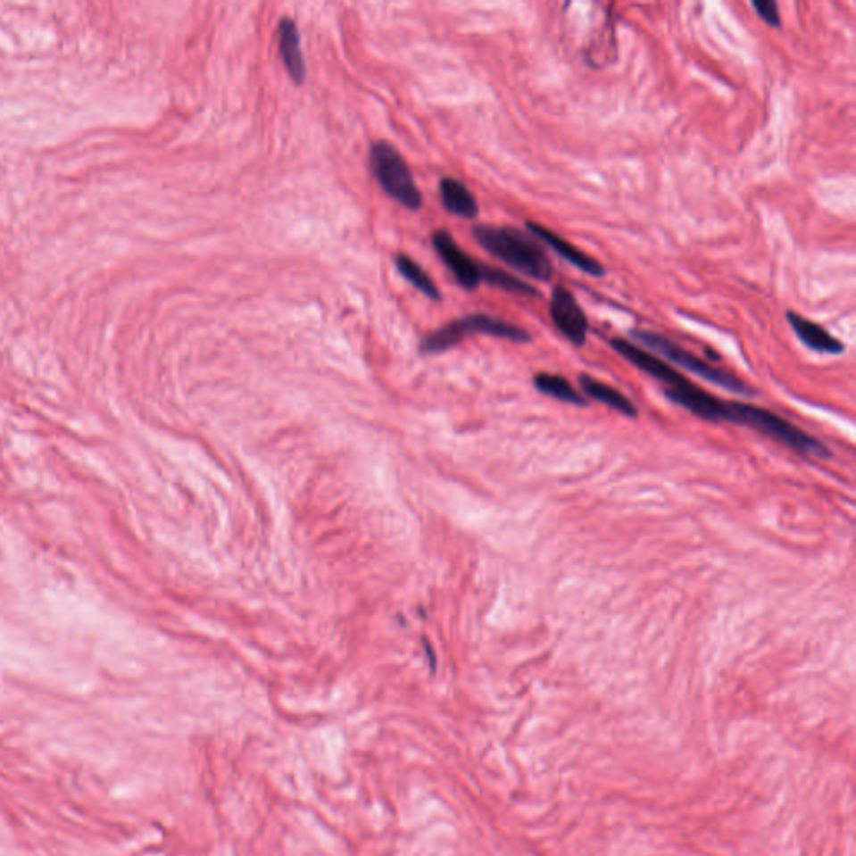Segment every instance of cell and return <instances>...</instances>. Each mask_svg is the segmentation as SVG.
Returning <instances> with one entry per match:
<instances>
[{
  "mask_svg": "<svg viewBox=\"0 0 856 856\" xmlns=\"http://www.w3.org/2000/svg\"><path fill=\"white\" fill-rule=\"evenodd\" d=\"M477 243L526 277L549 283L553 278V264L536 237L511 226H475Z\"/></svg>",
  "mask_w": 856,
  "mask_h": 856,
  "instance_id": "obj_1",
  "label": "cell"
},
{
  "mask_svg": "<svg viewBox=\"0 0 856 856\" xmlns=\"http://www.w3.org/2000/svg\"><path fill=\"white\" fill-rule=\"evenodd\" d=\"M629 335L633 337L636 342L644 345L645 348H649L651 352L669 360L671 363L681 367V369L698 375L706 382L712 383L716 386H721V388H725L731 394H736V395L752 396L756 394L750 385H746L736 375H733L726 370L716 369L710 362L687 352L681 345L662 337L661 333L649 331V329L634 328L629 331Z\"/></svg>",
  "mask_w": 856,
  "mask_h": 856,
  "instance_id": "obj_2",
  "label": "cell"
},
{
  "mask_svg": "<svg viewBox=\"0 0 856 856\" xmlns=\"http://www.w3.org/2000/svg\"><path fill=\"white\" fill-rule=\"evenodd\" d=\"M474 333H484V335L497 337V338L511 340L514 343L532 342V337L528 329L520 328L514 323L503 321L499 318L488 317L484 313H474V315L461 318L450 325H445L444 328L436 329L435 333L425 337L420 343V350L423 353H440L455 346L465 337Z\"/></svg>",
  "mask_w": 856,
  "mask_h": 856,
  "instance_id": "obj_3",
  "label": "cell"
},
{
  "mask_svg": "<svg viewBox=\"0 0 856 856\" xmlns=\"http://www.w3.org/2000/svg\"><path fill=\"white\" fill-rule=\"evenodd\" d=\"M370 164L377 181L388 196L411 212L422 208V193L415 185L405 159L400 156L394 145L386 141H378L371 145Z\"/></svg>",
  "mask_w": 856,
  "mask_h": 856,
  "instance_id": "obj_4",
  "label": "cell"
},
{
  "mask_svg": "<svg viewBox=\"0 0 856 856\" xmlns=\"http://www.w3.org/2000/svg\"><path fill=\"white\" fill-rule=\"evenodd\" d=\"M549 313L555 328L559 329L567 340L576 346H584L587 342L589 321L576 300L574 293L566 285H557L551 296Z\"/></svg>",
  "mask_w": 856,
  "mask_h": 856,
  "instance_id": "obj_5",
  "label": "cell"
},
{
  "mask_svg": "<svg viewBox=\"0 0 856 856\" xmlns=\"http://www.w3.org/2000/svg\"><path fill=\"white\" fill-rule=\"evenodd\" d=\"M432 243L436 253L440 254L442 262L447 264L448 270L457 279V283L465 290H475L482 283V264L472 260L461 246L455 243L453 237L447 231H436L432 237Z\"/></svg>",
  "mask_w": 856,
  "mask_h": 856,
  "instance_id": "obj_6",
  "label": "cell"
},
{
  "mask_svg": "<svg viewBox=\"0 0 856 856\" xmlns=\"http://www.w3.org/2000/svg\"><path fill=\"white\" fill-rule=\"evenodd\" d=\"M526 226H528V231H530L534 237L540 239V241H544L551 250L555 251L561 258L566 260L567 263L572 264L574 268H578L582 273L595 278H601L606 275V270H604L603 264L599 263L597 260H594L593 256H589V254H586L584 251L576 248L574 245H570L564 237H559L557 233H553V229H549V228L542 226V224L536 223V221H528Z\"/></svg>",
  "mask_w": 856,
  "mask_h": 856,
  "instance_id": "obj_7",
  "label": "cell"
},
{
  "mask_svg": "<svg viewBox=\"0 0 856 856\" xmlns=\"http://www.w3.org/2000/svg\"><path fill=\"white\" fill-rule=\"evenodd\" d=\"M786 320L791 325L793 331L798 335V338L806 345L810 350L825 353V355H842L844 352V343L835 338L830 331L823 328L815 321L802 317L796 312H786Z\"/></svg>",
  "mask_w": 856,
  "mask_h": 856,
  "instance_id": "obj_8",
  "label": "cell"
},
{
  "mask_svg": "<svg viewBox=\"0 0 856 856\" xmlns=\"http://www.w3.org/2000/svg\"><path fill=\"white\" fill-rule=\"evenodd\" d=\"M278 37H279V53L283 57L285 67L291 76V79L296 84H303L306 78V67H304L303 54L300 49V34L298 27L295 21L290 17H285L279 22L278 29Z\"/></svg>",
  "mask_w": 856,
  "mask_h": 856,
  "instance_id": "obj_9",
  "label": "cell"
},
{
  "mask_svg": "<svg viewBox=\"0 0 856 856\" xmlns=\"http://www.w3.org/2000/svg\"><path fill=\"white\" fill-rule=\"evenodd\" d=\"M440 196L448 212L467 220L477 218L478 214L477 199L469 191V187L461 181L453 178H444L440 181Z\"/></svg>",
  "mask_w": 856,
  "mask_h": 856,
  "instance_id": "obj_10",
  "label": "cell"
},
{
  "mask_svg": "<svg viewBox=\"0 0 856 856\" xmlns=\"http://www.w3.org/2000/svg\"><path fill=\"white\" fill-rule=\"evenodd\" d=\"M580 386L584 388L586 395L589 398H594V400L604 403L611 409L618 410L626 417H637V413H639L637 407L627 396L619 392L618 388L607 385V383L599 382L589 375H580Z\"/></svg>",
  "mask_w": 856,
  "mask_h": 856,
  "instance_id": "obj_11",
  "label": "cell"
},
{
  "mask_svg": "<svg viewBox=\"0 0 856 856\" xmlns=\"http://www.w3.org/2000/svg\"><path fill=\"white\" fill-rule=\"evenodd\" d=\"M534 386L544 395L553 396L561 402L579 405V407H587L589 402L586 396L580 395L579 392L570 385V382L553 373H539L534 377Z\"/></svg>",
  "mask_w": 856,
  "mask_h": 856,
  "instance_id": "obj_12",
  "label": "cell"
},
{
  "mask_svg": "<svg viewBox=\"0 0 856 856\" xmlns=\"http://www.w3.org/2000/svg\"><path fill=\"white\" fill-rule=\"evenodd\" d=\"M482 281H486L492 287H497L501 290L519 295V296L540 298V291L536 287H532L528 281H522L520 278L515 277L509 271L499 270V268H492V266L482 264Z\"/></svg>",
  "mask_w": 856,
  "mask_h": 856,
  "instance_id": "obj_13",
  "label": "cell"
},
{
  "mask_svg": "<svg viewBox=\"0 0 856 856\" xmlns=\"http://www.w3.org/2000/svg\"><path fill=\"white\" fill-rule=\"evenodd\" d=\"M395 263L400 275L410 281L417 290L422 291L425 296H428L430 300H436V302L442 298V293L436 288L432 278L425 273V270L420 264L415 263L407 254H398L395 258Z\"/></svg>",
  "mask_w": 856,
  "mask_h": 856,
  "instance_id": "obj_14",
  "label": "cell"
},
{
  "mask_svg": "<svg viewBox=\"0 0 856 856\" xmlns=\"http://www.w3.org/2000/svg\"><path fill=\"white\" fill-rule=\"evenodd\" d=\"M752 9L758 12V15L763 19L764 22L769 27H781V13H779V5L775 0H752L751 2Z\"/></svg>",
  "mask_w": 856,
  "mask_h": 856,
  "instance_id": "obj_15",
  "label": "cell"
}]
</instances>
